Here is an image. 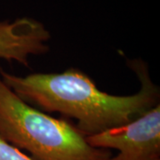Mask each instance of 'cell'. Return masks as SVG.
I'll return each mask as SVG.
<instances>
[{
    "instance_id": "1",
    "label": "cell",
    "mask_w": 160,
    "mask_h": 160,
    "mask_svg": "<svg viewBox=\"0 0 160 160\" xmlns=\"http://www.w3.org/2000/svg\"><path fill=\"white\" fill-rule=\"evenodd\" d=\"M141 83L132 95H113L101 91L94 81L79 69L60 73L17 76L0 68V78L27 103L47 112H58L78 121L77 128L86 137L132 122L159 103V88L141 59L127 61Z\"/></svg>"
},
{
    "instance_id": "2",
    "label": "cell",
    "mask_w": 160,
    "mask_h": 160,
    "mask_svg": "<svg viewBox=\"0 0 160 160\" xmlns=\"http://www.w3.org/2000/svg\"><path fill=\"white\" fill-rule=\"evenodd\" d=\"M0 135L35 160H108L78 128L24 102L0 78Z\"/></svg>"
},
{
    "instance_id": "3",
    "label": "cell",
    "mask_w": 160,
    "mask_h": 160,
    "mask_svg": "<svg viewBox=\"0 0 160 160\" xmlns=\"http://www.w3.org/2000/svg\"><path fill=\"white\" fill-rule=\"evenodd\" d=\"M86 138L93 148L118 150L108 160H160L159 103L128 124Z\"/></svg>"
},
{
    "instance_id": "4",
    "label": "cell",
    "mask_w": 160,
    "mask_h": 160,
    "mask_svg": "<svg viewBox=\"0 0 160 160\" xmlns=\"http://www.w3.org/2000/svg\"><path fill=\"white\" fill-rule=\"evenodd\" d=\"M50 38L45 25L32 18L0 21V58L29 67L31 56L48 52Z\"/></svg>"
},
{
    "instance_id": "5",
    "label": "cell",
    "mask_w": 160,
    "mask_h": 160,
    "mask_svg": "<svg viewBox=\"0 0 160 160\" xmlns=\"http://www.w3.org/2000/svg\"><path fill=\"white\" fill-rule=\"evenodd\" d=\"M0 160H35L0 135Z\"/></svg>"
}]
</instances>
